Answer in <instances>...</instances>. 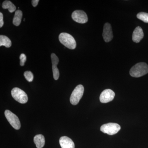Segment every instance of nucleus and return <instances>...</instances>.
Returning <instances> with one entry per match:
<instances>
[{"label": "nucleus", "mask_w": 148, "mask_h": 148, "mask_svg": "<svg viewBox=\"0 0 148 148\" xmlns=\"http://www.w3.org/2000/svg\"><path fill=\"white\" fill-rule=\"evenodd\" d=\"M148 73V65L144 62L135 64L130 71V75L134 77H140L145 75Z\"/></svg>", "instance_id": "obj_1"}, {"label": "nucleus", "mask_w": 148, "mask_h": 148, "mask_svg": "<svg viewBox=\"0 0 148 148\" xmlns=\"http://www.w3.org/2000/svg\"><path fill=\"white\" fill-rule=\"evenodd\" d=\"M58 38L60 42L66 47L70 49H74L76 47L75 40L71 35L68 33H61Z\"/></svg>", "instance_id": "obj_2"}, {"label": "nucleus", "mask_w": 148, "mask_h": 148, "mask_svg": "<svg viewBox=\"0 0 148 148\" xmlns=\"http://www.w3.org/2000/svg\"><path fill=\"white\" fill-rule=\"evenodd\" d=\"M84 92V87L81 84L77 86L72 92L70 97V102L72 105H77L79 103Z\"/></svg>", "instance_id": "obj_3"}, {"label": "nucleus", "mask_w": 148, "mask_h": 148, "mask_svg": "<svg viewBox=\"0 0 148 148\" xmlns=\"http://www.w3.org/2000/svg\"><path fill=\"white\" fill-rule=\"evenodd\" d=\"M12 96L14 99L21 104H25L28 101L27 93L18 88H13L11 91Z\"/></svg>", "instance_id": "obj_4"}, {"label": "nucleus", "mask_w": 148, "mask_h": 148, "mask_svg": "<svg viewBox=\"0 0 148 148\" xmlns=\"http://www.w3.org/2000/svg\"><path fill=\"white\" fill-rule=\"evenodd\" d=\"M121 128L120 125L117 123H110L102 125L101 127V130L103 133L108 135H114L116 134Z\"/></svg>", "instance_id": "obj_5"}, {"label": "nucleus", "mask_w": 148, "mask_h": 148, "mask_svg": "<svg viewBox=\"0 0 148 148\" xmlns=\"http://www.w3.org/2000/svg\"><path fill=\"white\" fill-rule=\"evenodd\" d=\"M5 115L9 123L14 129L19 130L21 127V123L18 117L9 110H6Z\"/></svg>", "instance_id": "obj_6"}, {"label": "nucleus", "mask_w": 148, "mask_h": 148, "mask_svg": "<svg viewBox=\"0 0 148 148\" xmlns=\"http://www.w3.org/2000/svg\"><path fill=\"white\" fill-rule=\"evenodd\" d=\"M73 20L80 24H84L88 20L86 14L82 10L75 11L72 14Z\"/></svg>", "instance_id": "obj_7"}, {"label": "nucleus", "mask_w": 148, "mask_h": 148, "mask_svg": "<svg viewBox=\"0 0 148 148\" xmlns=\"http://www.w3.org/2000/svg\"><path fill=\"white\" fill-rule=\"evenodd\" d=\"M115 96L114 92L110 89H106L101 92L100 100L101 103H108L113 100Z\"/></svg>", "instance_id": "obj_8"}, {"label": "nucleus", "mask_w": 148, "mask_h": 148, "mask_svg": "<svg viewBox=\"0 0 148 148\" xmlns=\"http://www.w3.org/2000/svg\"><path fill=\"white\" fill-rule=\"evenodd\" d=\"M103 36L104 40L106 42L111 41L113 38L112 30L111 24L106 23L103 27Z\"/></svg>", "instance_id": "obj_9"}, {"label": "nucleus", "mask_w": 148, "mask_h": 148, "mask_svg": "<svg viewBox=\"0 0 148 148\" xmlns=\"http://www.w3.org/2000/svg\"><path fill=\"white\" fill-rule=\"evenodd\" d=\"M51 62L52 64V71H53V77L54 79L57 80L59 78V72L57 66L59 62V59L55 53H52L51 55Z\"/></svg>", "instance_id": "obj_10"}, {"label": "nucleus", "mask_w": 148, "mask_h": 148, "mask_svg": "<svg viewBox=\"0 0 148 148\" xmlns=\"http://www.w3.org/2000/svg\"><path fill=\"white\" fill-rule=\"evenodd\" d=\"M59 143L62 148H75V145L73 140L67 137L63 136L59 140Z\"/></svg>", "instance_id": "obj_11"}, {"label": "nucleus", "mask_w": 148, "mask_h": 148, "mask_svg": "<svg viewBox=\"0 0 148 148\" xmlns=\"http://www.w3.org/2000/svg\"><path fill=\"white\" fill-rule=\"evenodd\" d=\"M144 36L143 29L140 27H137L132 34V40L134 42L139 43L143 38Z\"/></svg>", "instance_id": "obj_12"}, {"label": "nucleus", "mask_w": 148, "mask_h": 148, "mask_svg": "<svg viewBox=\"0 0 148 148\" xmlns=\"http://www.w3.org/2000/svg\"><path fill=\"white\" fill-rule=\"evenodd\" d=\"M34 142L37 148H42L45 145V139L42 135H36L34 138Z\"/></svg>", "instance_id": "obj_13"}, {"label": "nucleus", "mask_w": 148, "mask_h": 148, "mask_svg": "<svg viewBox=\"0 0 148 148\" xmlns=\"http://www.w3.org/2000/svg\"><path fill=\"white\" fill-rule=\"evenodd\" d=\"M22 15H23V13L21 10H18L15 11V14L13 19L14 25L16 26H18L20 25L21 24Z\"/></svg>", "instance_id": "obj_14"}, {"label": "nucleus", "mask_w": 148, "mask_h": 148, "mask_svg": "<svg viewBox=\"0 0 148 148\" xmlns=\"http://www.w3.org/2000/svg\"><path fill=\"white\" fill-rule=\"evenodd\" d=\"M2 8L4 9H8L11 13L15 11L16 9L14 5L10 1H4L2 4Z\"/></svg>", "instance_id": "obj_15"}, {"label": "nucleus", "mask_w": 148, "mask_h": 148, "mask_svg": "<svg viewBox=\"0 0 148 148\" xmlns=\"http://www.w3.org/2000/svg\"><path fill=\"white\" fill-rule=\"evenodd\" d=\"M11 45V41L8 37L3 35L0 36V46H4L5 47L9 48Z\"/></svg>", "instance_id": "obj_16"}, {"label": "nucleus", "mask_w": 148, "mask_h": 148, "mask_svg": "<svg viewBox=\"0 0 148 148\" xmlns=\"http://www.w3.org/2000/svg\"><path fill=\"white\" fill-rule=\"evenodd\" d=\"M137 17L138 19L142 20L145 23H148V13L144 12H140L137 14Z\"/></svg>", "instance_id": "obj_17"}, {"label": "nucleus", "mask_w": 148, "mask_h": 148, "mask_svg": "<svg viewBox=\"0 0 148 148\" xmlns=\"http://www.w3.org/2000/svg\"><path fill=\"white\" fill-rule=\"evenodd\" d=\"M24 76L26 79L29 82H32L34 79V75L32 72L27 71L24 72Z\"/></svg>", "instance_id": "obj_18"}, {"label": "nucleus", "mask_w": 148, "mask_h": 148, "mask_svg": "<svg viewBox=\"0 0 148 148\" xmlns=\"http://www.w3.org/2000/svg\"><path fill=\"white\" fill-rule=\"evenodd\" d=\"M19 58H20V65L22 66H24L25 62H26V60H27L26 56L24 53H21L20 56Z\"/></svg>", "instance_id": "obj_19"}, {"label": "nucleus", "mask_w": 148, "mask_h": 148, "mask_svg": "<svg viewBox=\"0 0 148 148\" xmlns=\"http://www.w3.org/2000/svg\"><path fill=\"white\" fill-rule=\"evenodd\" d=\"M3 14L1 12L0 13V27L1 28L3 27V25L4 24V21L3 20Z\"/></svg>", "instance_id": "obj_20"}, {"label": "nucleus", "mask_w": 148, "mask_h": 148, "mask_svg": "<svg viewBox=\"0 0 148 148\" xmlns=\"http://www.w3.org/2000/svg\"><path fill=\"white\" fill-rule=\"evenodd\" d=\"M39 1V0H33L32 1V5L34 7L37 6L38 3Z\"/></svg>", "instance_id": "obj_21"}]
</instances>
